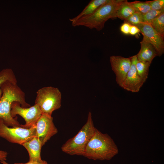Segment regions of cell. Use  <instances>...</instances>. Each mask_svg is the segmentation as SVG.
I'll return each instance as SVG.
<instances>
[{
  "label": "cell",
  "instance_id": "cell-1",
  "mask_svg": "<svg viewBox=\"0 0 164 164\" xmlns=\"http://www.w3.org/2000/svg\"><path fill=\"white\" fill-rule=\"evenodd\" d=\"M1 89L2 94L0 99V118L8 126H21L17 118L12 117L10 111L12 104L14 101L19 102L23 108L31 106L26 101L24 93L17 83L10 81L3 83Z\"/></svg>",
  "mask_w": 164,
  "mask_h": 164
},
{
  "label": "cell",
  "instance_id": "cell-2",
  "mask_svg": "<svg viewBox=\"0 0 164 164\" xmlns=\"http://www.w3.org/2000/svg\"><path fill=\"white\" fill-rule=\"evenodd\" d=\"M118 147L107 134L96 129L87 144L83 156L94 160H110L118 153Z\"/></svg>",
  "mask_w": 164,
  "mask_h": 164
},
{
  "label": "cell",
  "instance_id": "cell-3",
  "mask_svg": "<svg viewBox=\"0 0 164 164\" xmlns=\"http://www.w3.org/2000/svg\"><path fill=\"white\" fill-rule=\"evenodd\" d=\"M124 0H110L91 14L71 23L72 26H82L98 31L102 30L109 19L115 18L116 10Z\"/></svg>",
  "mask_w": 164,
  "mask_h": 164
},
{
  "label": "cell",
  "instance_id": "cell-4",
  "mask_svg": "<svg viewBox=\"0 0 164 164\" xmlns=\"http://www.w3.org/2000/svg\"><path fill=\"white\" fill-rule=\"evenodd\" d=\"M96 129L92 114L90 111L85 124L75 135L62 145V151L70 155L83 156L86 147L94 134Z\"/></svg>",
  "mask_w": 164,
  "mask_h": 164
},
{
  "label": "cell",
  "instance_id": "cell-5",
  "mask_svg": "<svg viewBox=\"0 0 164 164\" xmlns=\"http://www.w3.org/2000/svg\"><path fill=\"white\" fill-rule=\"evenodd\" d=\"M35 104L39 107L42 114L51 115L53 112L61 106V94L59 89L53 87H47L37 92Z\"/></svg>",
  "mask_w": 164,
  "mask_h": 164
},
{
  "label": "cell",
  "instance_id": "cell-6",
  "mask_svg": "<svg viewBox=\"0 0 164 164\" xmlns=\"http://www.w3.org/2000/svg\"><path fill=\"white\" fill-rule=\"evenodd\" d=\"M36 131V124L29 128L21 126L10 128L0 118V137L11 142L22 145L35 136Z\"/></svg>",
  "mask_w": 164,
  "mask_h": 164
},
{
  "label": "cell",
  "instance_id": "cell-7",
  "mask_svg": "<svg viewBox=\"0 0 164 164\" xmlns=\"http://www.w3.org/2000/svg\"><path fill=\"white\" fill-rule=\"evenodd\" d=\"M19 102H13L11 105V114L14 118L17 115H19L24 119L26 123L21 125V127L25 128H29L35 125L42 114L39 106L34 105L28 108H23L20 106Z\"/></svg>",
  "mask_w": 164,
  "mask_h": 164
},
{
  "label": "cell",
  "instance_id": "cell-8",
  "mask_svg": "<svg viewBox=\"0 0 164 164\" xmlns=\"http://www.w3.org/2000/svg\"><path fill=\"white\" fill-rule=\"evenodd\" d=\"M51 115L42 114L36 123L35 136L38 138L43 146L51 138L58 132Z\"/></svg>",
  "mask_w": 164,
  "mask_h": 164
},
{
  "label": "cell",
  "instance_id": "cell-9",
  "mask_svg": "<svg viewBox=\"0 0 164 164\" xmlns=\"http://www.w3.org/2000/svg\"><path fill=\"white\" fill-rule=\"evenodd\" d=\"M110 62L112 70L116 76V81L121 87L131 68V57L125 58L120 56L110 57Z\"/></svg>",
  "mask_w": 164,
  "mask_h": 164
},
{
  "label": "cell",
  "instance_id": "cell-10",
  "mask_svg": "<svg viewBox=\"0 0 164 164\" xmlns=\"http://www.w3.org/2000/svg\"><path fill=\"white\" fill-rule=\"evenodd\" d=\"M131 68L121 87L133 93L138 92L145 82L137 74L136 65L138 61L136 55L131 57Z\"/></svg>",
  "mask_w": 164,
  "mask_h": 164
},
{
  "label": "cell",
  "instance_id": "cell-11",
  "mask_svg": "<svg viewBox=\"0 0 164 164\" xmlns=\"http://www.w3.org/2000/svg\"><path fill=\"white\" fill-rule=\"evenodd\" d=\"M135 26L155 47L158 56L162 55L164 53V38L156 32L149 24L142 22Z\"/></svg>",
  "mask_w": 164,
  "mask_h": 164
},
{
  "label": "cell",
  "instance_id": "cell-12",
  "mask_svg": "<svg viewBox=\"0 0 164 164\" xmlns=\"http://www.w3.org/2000/svg\"><path fill=\"white\" fill-rule=\"evenodd\" d=\"M140 42V49L136 55L138 60L149 62L151 63L152 60L158 56V52L154 46L144 35Z\"/></svg>",
  "mask_w": 164,
  "mask_h": 164
},
{
  "label": "cell",
  "instance_id": "cell-13",
  "mask_svg": "<svg viewBox=\"0 0 164 164\" xmlns=\"http://www.w3.org/2000/svg\"><path fill=\"white\" fill-rule=\"evenodd\" d=\"M22 145L26 149L29 155V161L40 162L42 143L39 139L35 136L30 140L23 143Z\"/></svg>",
  "mask_w": 164,
  "mask_h": 164
},
{
  "label": "cell",
  "instance_id": "cell-14",
  "mask_svg": "<svg viewBox=\"0 0 164 164\" xmlns=\"http://www.w3.org/2000/svg\"><path fill=\"white\" fill-rule=\"evenodd\" d=\"M109 1L110 0H91L79 15L73 18L70 19V21L71 23L80 18L91 14L101 6Z\"/></svg>",
  "mask_w": 164,
  "mask_h": 164
},
{
  "label": "cell",
  "instance_id": "cell-15",
  "mask_svg": "<svg viewBox=\"0 0 164 164\" xmlns=\"http://www.w3.org/2000/svg\"><path fill=\"white\" fill-rule=\"evenodd\" d=\"M135 12L130 2L124 0L116 10L115 17L125 20Z\"/></svg>",
  "mask_w": 164,
  "mask_h": 164
},
{
  "label": "cell",
  "instance_id": "cell-16",
  "mask_svg": "<svg viewBox=\"0 0 164 164\" xmlns=\"http://www.w3.org/2000/svg\"><path fill=\"white\" fill-rule=\"evenodd\" d=\"M7 81H10L17 83L15 76L12 70L10 69H3L0 72V99L2 94L1 86Z\"/></svg>",
  "mask_w": 164,
  "mask_h": 164
},
{
  "label": "cell",
  "instance_id": "cell-17",
  "mask_svg": "<svg viewBox=\"0 0 164 164\" xmlns=\"http://www.w3.org/2000/svg\"><path fill=\"white\" fill-rule=\"evenodd\" d=\"M151 64L149 62L138 60L136 63L137 74L145 82L148 77L149 67Z\"/></svg>",
  "mask_w": 164,
  "mask_h": 164
},
{
  "label": "cell",
  "instance_id": "cell-18",
  "mask_svg": "<svg viewBox=\"0 0 164 164\" xmlns=\"http://www.w3.org/2000/svg\"><path fill=\"white\" fill-rule=\"evenodd\" d=\"M149 24L156 32L164 38V13L152 20Z\"/></svg>",
  "mask_w": 164,
  "mask_h": 164
},
{
  "label": "cell",
  "instance_id": "cell-19",
  "mask_svg": "<svg viewBox=\"0 0 164 164\" xmlns=\"http://www.w3.org/2000/svg\"><path fill=\"white\" fill-rule=\"evenodd\" d=\"M130 4L135 12L143 15L151 9L150 5L148 1L141 2L135 1L130 2Z\"/></svg>",
  "mask_w": 164,
  "mask_h": 164
},
{
  "label": "cell",
  "instance_id": "cell-20",
  "mask_svg": "<svg viewBox=\"0 0 164 164\" xmlns=\"http://www.w3.org/2000/svg\"><path fill=\"white\" fill-rule=\"evenodd\" d=\"M164 13V9L156 10L151 9L145 14L142 15L143 22L150 24L151 22Z\"/></svg>",
  "mask_w": 164,
  "mask_h": 164
},
{
  "label": "cell",
  "instance_id": "cell-21",
  "mask_svg": "<svg viewBox=\"0 0 164 164\" xmlns=\"http://www.w3.org/2000/svg\"><path fill=\"white\" fill-rule=\"evenodd\" d=\"M124 21L131 25L136 26L143 22L142 14L135 12Z\"/></svg>",
  "mask_w": 164,
  "mask_h": 164
},
{
  "label": "cell",
  "instance_id": "cell-22",
  "mask_svg": "<svg viewBox=\"0 0 164 164\" xmlns=\"http://www.w3.org/2000/svg\"><path fill=\"white\" fill-rule=\"evenodd\" d=\"M148 2L152 9L159 10L164 9V0H154Z\"/></svg>",
  "mask_w": 164,
  "mask_h": 164
},
{
  "label": "cell",
  "instance_id": "cell-23",
  "mask_svg": "<svg viewBox=\"0 0 164 164\" xmlns=\"http://www.w3.org/2000/svg\"><path fill=\"white\" fill-rule=\"evenodd\" d=\"M131 25L128 23L124 22L120 27L121 31L125 34L128 35L129 34Z\"/></svg>",
  "mask_w": 164,
  "mask_h": 164
},
{
  "label": "cell",
  "instance_id": "cell-24",
  "mask_svg": "<svg viewBox=\"0 0 164 164\" xmlns=\"http://www.w3.org/2000/svg\"><path fill=\"white\" fill-rule=\"evenodd\" d=\"M0 162L2 164H10L5 162V161H0ZM13 164H48L47 162L44 160H42L40 162H36L29 161L25 163H15Z\"/></svg>",
  "mask_w": 164,
  "mask_h": 164
},
{
  "label": "cell",
  "instance_id": "cell-25",
  "mask_svg": "<svg viewBox=\"0 0 164 164\" xmlns=\"http://www.w3.org/2000/svg\"><path fill=\"white\" fill-rule=\"evenodd\" d=\"M140 32V30L136 26L134 25H131L129 34L132 35H135Z\"/></svg>",
  "mask_w": 164,
  "mask_h": 164
},
{
  "label": "cell",
  "instance_id": "cell-26",
  "mask_svg": "<svg viewBox=\"0 0 164 164\" xmlns=\"http://www.w3.org/2000/svg\"><path fill=\"white\" fill-rule=\"evenodd\" d=\"M7 155L8 153L6 152L0 150V161L6 160Z\"/></svg>",
  "mask_w": 164,
  "mask_h": 164
}]
</instances>
